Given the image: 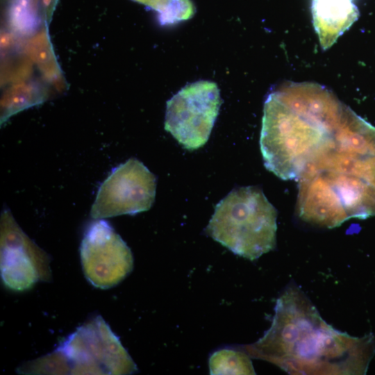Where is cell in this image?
Here are the masks:
<instances>
[{
    "label": "cell",
    "instance_id": "1",
    "mask_svg": "<svg viewBox=\"0 0 375 375\" xmlns=\"http://www.w3.org/2000/svg\"><path fill=\"white\" fill-rule=\"evenodd\" d=\"M297 210L326 228L375 215V127L353 110L297 178Z\"/></svg>",
    "mask_w": 375,
    "mask_h": 375
},
{
    "label": "cell",
    "instance_id": "7",
    "mask_svg": "<svg viewBox=\"0 0 375 375\" xmlns=\"http://www.w3.org/2000/svg\"><path fill=\"white\" fill-rule=\"evenodd\" d=\"M156 189V176L142 162L130 158L101 183L90 215L99 219L148 210L154 201Z\"/></svg>",
    "mask_w": 375,
    "mask_h": 375
},
{
    "label": "cell",
    "instance_id": "2",
    "mask_svg": "<svg viewBox=\"0 0 375 375\" xmlns=\"http://www.w3.org/2000/svg\"><path fill=\"white\" fill-rule=\"evenodd\" d=\"M244 349L250 357L291 374H364L375 353V338L336 331L301 290L290 286L276 301L270 328Z\"/></svg>",
    "mask_w": 375,
    "mask_h": 375
},
{
    "label": "cell",
    "instance_id": "10",
    "mask_svg": "<svg viewBox=\"0 0 375 375\" xmlns=\"http://www.w3.org/2000/svg\"><path fill=\"white\" fill-rule=\"evenodd\" d=\"M311 12L324 49L330 48L359 15L353 0H312Z\"/></svg>",
    "mask_w": 375,
    "mask_h": 375
},
{
    "label": "cell",
    "instance_id": "3",
    "mask_svg": "<svg viewBox=\"0 0 375 375\" xmlns=\"http://www.w3.org/2000/svg\"><path fill=\"white\" fill-rule=\"evenodd\" d=\"M351 110L315 83H287L271 92L264 104L260 138L265 167L281 179L297 180Z\"/></svg>",
    "mask_w": 375,
    "mask_h": 375
},
{
    "label": "cell",
    "instance_id": "14",
    "mask_svg": "<svg viewBox=\"0 0 375 375\" xmlns=\"http://www.w3.org/2000/svg\"><path fill=\"white\" fill-rule=\"evenodd\" d=\"M210 374H255L249 355L245 351L222 349L209 362Z\"/></svg>",
    "mask_w": 375,
    "mask_h": 375
},
{
    "label": "cell",
    "instance_id": "16",
    "mask_svg": "<svg viewBox=\"0 0 375 375\" xmlns=\"http://www.w3.org/2000/svg\"><path fill=\"white\" fill-rule=\"evenodd\" d=\"M21 47L2 53L1 83H17L29 80L33 72V62Z\"/></svg>",
    "mask_w": 375,
    "mask_h": 375
},
{
    "label": "cell",
    "instance_id": "5",
    "mask_svg": "<svg viewBox=\"0 0 375 375\" xmlns=\"http://www.w3.org/2000/svg\"><path fill=\"white\" fill-rule=\"evenodd\" d=\"M276 218L261 189L242 187L217 204L206 233L235 254L253 260L274 249Z\"/></svg>",
    "mask_w": 375,
    "mask_h": 375
},
{
    "label": "cell",
    "instance_id": "15",
    "mask_svg": "<svg viewBox=\"0 0 375 375\" xmlns=\"http://www.w3.org/2000/svg\"><path fill=\"white\" fill-rule=\"evenodd\" d=\"M158 13L161 25H172L192 18L195 7L191 0H133Z\"/></svg>",
    "mask_w": 375,
    "mask_h": 375
},
{
    "label": "cell",
    "instance_id": "6",
    "mask_svg": "<svg viewBox=\"0 0 375 375\" xmlns=\"http://www.w3.org/2000/svg\"><path fill=\"white\" fill-rule=\"evenodd\" d=\"M221 98L217 84H188L167 102L165 129L185 149L195 150L208 141L217 117Z\"/></svg>",
    "mask_w": 375,
    "mask_h": 375
},
{
    "label": "cell",
    "instance_id": "4",
    "mask_svg": "<svg viewBox=\"0 0 375 375\" xmlns=\"http://www.w3.org/2000/svg\"><path fill=\"white\" fill-rule=\"evenodd\" d=\"M136 365L101 316L84 323L52 353L24 364L21 374H131Z\"/></svg>",
    "mask_w": 375,
    "mask_h": 375
},
{
    "label": "cell",
    "instance_id": "8",
    "mask_svg": "<svg viewBox=\"0 0 375 375\" xmlns=\"http://www.w3.org/2000/svg\"><path fill=\"white\" fill-rule=\"evenodd\" d=\"M50 258L21 229L10 211L0 220V270L4 285L15 291L31 289L51 278Z\"/></svg>",
    "mask_w": 375,
    "mask_h": 375
},
{
    "label": "cell",
    "instance_id": "12",
    "mask_svg": "<svg viewBox=\"0 0 375 375\" xmlns=\"http://www.w3.org/2000/svg\"><path fill=\"white\" fill-rule=\"evenodd\" d=\"M24 49L46 82L54 85L58 90L64 89L65 81L54 53L47 26L28 38Z\"/></svg>",
    "mask_w": 375,
    "mask_h": 375
},
{
    "label": "cell",
    "instance_id": "9",
    "mask_svg": "<svg viewBox=\"0 0 375 375\" xmlns=\"http://www.w3.org/2000/svg\"><path fill=\"white\" fill-rule=\"evenodd\" d=\"M80 255L84 275L95 288L115 286L132 271L131 249L106 221L99 219L87 228Z\"/></svg>",
    "mask_w": 375,
    "mask_h": 375
},
{
    "label": "cell",
    "instance_id": "13",
    "mask_svg": "<svg viewBox=\"0 0 375 375\" xmlns=\"http://www.w3.org/2000/svg\"><path fill=\"white\" fill-rule=\"evenodd\" d=\"M49 97L48 88L38 81L14 83L1 98V124L12 115L30 107L41 104Z\"/></svg>",
    "mask_w": 375,
    "mask_h": 375
},
{
    "label": "cell",
    "instance_id": "11",
    "mask_svg": "<svg viewBox=\"0 0 375 375\" xmlns=\"http://www.w3.org/2000/svg\"><path fill=\"white\" fill-rule=\"evenodd\" d=\"M7 29L20 38H29L48 26L43 0H6Z\"/></svg>",
    "mask_w": 375,
    "mask_h": 375
}]
</instances>
